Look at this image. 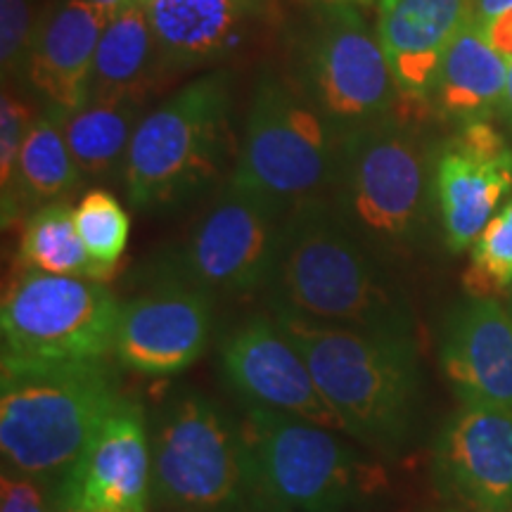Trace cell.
<instances>
[{
  "label": "cell",
  "mask_w": 512,
  "mask_h": 512,
  "mask_svg": "<svg viewBox=\"0 0 512 512\" xmlns=\"http://www.w3.org/2000/svg\"><path fill=\"white\" fill-rule=\"evenodd\" d=\"M503 117L508 121V126L512 128V62H510V74H508V88H505V98H503Z\"/></svg>",
  "instance_id": "cell-34"
},
{
  "label": "cell",
  "mask_w": 512,
  "mask_h": 512,
  "mask_svg": "<svg viewBox=\"0 0 512 512\" xmlns=\"http://www.w3.org/2000/svg\"><path fill=\"white\" fill-rule=\"evenodd\" d=\"M470 297H498L512 290V200L486 223L470 247V266L463 275Z\"/></svg>",
  "instance_id": "cell-26"
},
{
  "label": "cell",
  "mask_w": 512,
  "mask_h": 512,
  "mask_svg": "<svg viewBox=\"0 0 512 512\" xmlns=\"http://www.w3.org/2000/svg\"><path fill=\"white\" fill-rule=\"evenodd\" d=\"M475 0H377V36L396 88L406 100H427L448 46L472 19Z\"/></svg>",
  "instance_id": "cell-19"
},
{
  "label": "cell",
  "mask_w": 512,
  "mask_h": 512,
  "mask_svg": "<svg viewBox=\"0 0 512 512\" xmlns=\"http://www.w3.org/2000/svg\"><path fill=\"white\" fill-rule=\"evenodd\" d=\"M119 313L121 304L105 283L22 268L0 306L3 361L107 363Z\"/></svg>",
  "instance_id": "cell-9"
},
{
  "label": "cell",
  "mask_w": 512,
  "mask_h": 512,
  "mask_svg": "<svg viewBox=\"0 0 512 512\" xmlns=\"http://www.w3.org/2000/svg\"><path fill=\"white\" fill-rule=\"evenodd\" d=\"M74 223L95 264L117 273L131 233L128 211L117 197L107 190H91L74 209Z\"/></svg>",
  "instance_id": "cell-27"
},
{
  "label": "cell",
  "mask_w": 512,
  "mask_h": 512,
  "mask_svg": "<svg viewBox=\"0 0 512 512\" xmlns=\"http://www.w3.org/2000/svg\"><path fill=\"white\" fill-rule=\"evenodd\" d=\"M152 498L176 512H233L252 503L242 427L200 392L171 396L152 430Z\"/></svg>",
  "instance_id": "cell-8"
},
{
  "label": "cell",
  "mask_w": 512,
  "mask_h": 512,
  "mask_svg": "<svg viewBox=\"0 0 512 512\" xmlns=\"http://www.w3.org/2000/svg\"><path fill=\"white\" fill-rule=\"evenodd\" d=\"M164 72L150 10L128 0L102 31L95 53L88 100L143 98L155 76Z\"/></svg>",
  "instance_id": "cell-22"
},
{
  "label": "cell",
  "mask_w": 512,
  "mask_h": 512,
  "mask_svg": "<svg viewBox=\"0 0 512 512\" xmlns=\"http://www.w3.org/2000/svg\"><path fill=\"white\" fill-rule=\"evenodd\" d=\"M57 489L76 512H147L152 441L143 408L128 399L121 403L64 472Z\"/></svg>",
  "instance_id": "cell-14"
},
{
  "label": "cell",
  "mask_w": 512,
  "mask_h": 512,
  "mask_svg": "<svg viewBox=\"0 0 512 512\" xmlns=\"http://www.w3.org/2000/svg\"><path fill=\"white\" fill-rule=\"evenodd\" d=\"M228 114V74L211 72L140 119L124 166L131 207L166 211L200 197L226 164Z\"/></svg>",
  "instance_id": "cell-5"
},
{
  "label": "cell",
  "mask_w": 512,
  "mask_h": 512,
  "mask_svg": "<svg viewBox=\"0 0 512 512\" xmlns=\"http://www.w3.org/2000/svg\"><path fill=\"white\" fill-rule=\"evenodd\" d=\"M126 399L110 363H0L3 470L60 482Z\"/></svg>",
  "instance_id": "cell-3"
},
{
  "label": "cell",
  "mask_w": 512,
  "mask_h": 512,
  "mask_svg": "<svg viewBox=\"0 0 512 512\" xmlns=\"http://www.w3.org/2000/svg\"><path fill=\"white\" fill-rule=\"evenodd\" d=\"M271 309L311 323L387 335H411L406 299L382 259L351 233L328 200L287 216L271 280Z\"/></svg>",
  "instance_id": "cell-1"
},
{
  "label": "cell",
  "mask_w": 512,
  "mask_h": 512,
  "mask_svg": "<svg viewBox=\"0 0 512 512\" xmlns=\"http://www.w3.org/2000/svg\"><path fill=\"white\" fill-rule=\"evenodd\" d=\"M264 0H150L166 74L207 67L238 50Z\"/></svg>",
  "instance_id": "cell-20"
},
{
  "label": "cell",
  "mask_w": 512,
  "mask_h": 512,
  "mask_svg": "<svg viewBox=\"0 0 512 512\" xmlns=\"http://www.w3.org/2000/svg\"><path fill=\"white\" fill-rule=\"evenodd\" d=\"M302 91L339 133L387 117L396 98L377 29L354 5H320L299 50Z\"/></svg>",
  "instance_id": "cell-10"
},
{
  "label": "cell",
  "mask_w": 512,
  "mask_h": 512,
  "mask_svg": "<svg viewBox=\"0 0 512 512\" xmlns=\"http://www.w3.org/2000/svg\"><path fill=\"white\" fill-rule=\"evenodd\" d=\"M86 3H91L93 8H98L100 12H105L107 17H112L114 12H119L121 8H124L128 0H86Z\"/></svg>",
  "instance_id": "cell-33"
},
{
  "label": "cell",
  "mask_w": 512,
  "mask_h": 512,
  "mask_svg": "<svg viewBox=\"0 0 512 512\" xmlns=\"http://www.w3.org/2000/svg\"><path fill=\"white\" fill-rule=\"evenodd\" d=\"M337 176L332 126L304 91L278 76L254 88L238 164L240 185L290 216L304 204L328 200Z\"/></svg>",
  "instance_id": "cell-7"
},
{
  "label": "cell",
  "mask_w": 512,
  "mask_h": 512,
  "mask_svg": "<svg viewBox=\"0 0 512 512\" xmlns=\"http://www.w3.org/2000/svg\"><path fill=\"white\" fill-rule=\"evenodd\" d=\"M330 202L382 261L411 245L427 209V159L411 128L387 114L344 133Z\"/></svg>",
  "instance_id": "cell-6"
},
{
  "label": "cell",
  "mask_w": 512,
  "mask_h": 512,
  "mask_svg": "<svg viewBox=\"0 0 512 512\" xmlns=\"http://www.w3.org/2000/svg\"><path fill=\"white\" fill-rule=\"evenodd\" d=\"M273 318L297 344L344 432L380 453L411 437L420 399V366L411 335L335 328L285 311Z\"/></svg>",
  "instance_id": "cell-2"
},
{
  "label": "cell",
  "mask_w": 512,
  "mask_h": 512,
  "mask_svg": "<svg viewBox=\"0 0 512 512\" xmlns=\"http://www.w3.org/2000/svg\"><path fill=\"white\" fill-rule=\"evenodd\" d=\"M287 214L235 183L192 223L181 254L164 275L216 294H245L271 285Z\"/></svg>",
  "instance_id": "cell-11"
},
{
  "label": "cell",
  "mask_w": 512,
  "mask_h": 512,
  "mask_svg": "<svg viewBox=\"0 0 512 512\" xmlns=\"http://www.w3.org/2000/svg\"><path fill=\"white\" fill-rule=\"evenodd\" d=\"M214 325V297L200 287L162 275L121 304L114 358L147 377L178 375L200 361Z\"/></svg>",
  "instance_id": "cell-13"
},
{
  "label": "cell",
  "mask_w": 512,
  "mask_h": 512,
  "mask_svg": "<svg viewBox=\"0 0 512 512\" xmlns=\"http://www.w3.org/2000/svg\"><path fill=\"white\" fill-rule=\"evenodd\" d=\"M221 370L249 406L344 432L313 380L306 358L273 316H252L221 342Z\"/></svg>",
  "instance_id": "cell-12"
},
{
  "label": "cell",
  "mask_w": 512,
  "mask_h": 512,
  "mask_svg": "<svg viewBox=\"0 0 512 512\" xmlns=\"http://www.w3.org/2000/svg\"><path fill=\"white\" fill-rule=\"evenodd\" d=\"M439 361L463 403L512 411V313L494 297H470L446 318Z\"/></svg>",
  "instance_id": "cell-17"
},
{
  "label": "cell",
  "mask_w": 512,
  "mask_h": 512,
  "mask_svg": "<svg viewBox=\"0 0 512 512\" xmlns=\"http://www.w3.org/2000/svg\"><path fill=\"white\" fill-rule=\"evenodd\" d=\"M140 100H88L64 117V136L81 176L105 181L124 174L128 147L138 128Z\"/></svg>",
  "instance_id": "cell-24"
},
{
  "label": "cell",
  "mask_w": 512,
  "mask_h": 512,
  "mask_svg": "<svg viewBox=\"0 0 512 512\" xmlns=\"http://www.w3.org/2000/svg\"><path fill=\"white\" fill-rule=\"evenodd\" d=\"M482 29L491 46H494L505 60L512 62V8L508 12H503V15L491 19V22L484 24Z\"/></svg>",
  "instance_id": "cell-31"
},
{
  "label": "cell",
  "mask_w": 512,
  "mask_h": 512,
  "mask_svg": "<svg viewBox=\"0 0 512 512\" xmlns=\"http://www.w3.org/2000/svg\"><path fill=\"white\" fill-rule=\"evenodd\" d=\"M318 5H354V8H361V5H373L377 0H313Z\"/></svg>",
  "instance_id": "cell-35"
},
{
  "label": "cell",
  "mask_w": 512,
  "mask_h": 512,
  "mask_svg": "<svg viewBox=\"0 0 512 512\" xmlns=\"http://www.w3.org/2000/svg\"><path fill=\"white\" fill-rule=\"evenodd\" d=\"M240 427L256 512H347L384 486L380 467L330 427L259 406Z\"/></svg>",
  "instance_id": "cell-4"
},
{
  "label": "cell",
  "mask_w": 512,
  "mask_h": 512,
  "mask_svg": "<svg viewBox=\"0 0 512 512\" xmlns=\"http://www.w3.org/2000/svg\"><path fill=\"white\" fill-rule=\"evenodd\" d=\"M233 512H240V510H233Z\"/></svg>",
  "instance_id": "cell-38"
},
{
  "label": "cell",
  "mask_w": 512,
  "mask_h": 512,
  "mask_svg": "<svg viewBox=\"0 0 512 512\" xmlns=\"http://www.w3.org/2000/svg\"><path fill=\"white\" fill-rule=\"evenodd\" d=\"M19 266L34 271L107 283L112 271L95 264L74 223V209L50 202L31 211L19 238Z\"/></svg>",
  "instance_id": "cell-25"
},
{
  "label": "cell",
  "mask_w": 512,
  "mask_h": 512,
  "mask_svg": "<svg viewBox=\"0 0 512 512\" xmlns=\"http://www.w3.org/2000/svg\"><path fill=\"white\" fill-rule=\"evenodd\" d=\"M36 22L34 0H0V64L5 79L19 76L27 67Z\"/></svg>",
  "instance_id": "cell-28"
},
{
  "label": "cell",
  "mask_w": 512,
  "mask_h": 512,
  "mask_svg": "<svg viewBox=\"0 0 512 512\" xmlns=\"http://www.w3.org/2000/svg\"><path fill=\"white\" fill-rule=\"evenodd\" d=\"M64 117L60 110H46L29 128L15 176L3 190V226L15 223L24 209L57 202L79 185L81 171L64 136Z\"/></svg>",
  "instance_id": "cell-23"
},
{
  "label": "cell",
  "mask_w": 512,
  "mask_h": 512,
  "mask_svg": "<svg viewBox=\"0 0 512 512\" xmlns=\"http://www.w3.org/2000/svg\"><path fill=\"white\" fill-rule=\"evenodd\" d=\"M107 22L110 17L86 0H53L38 15L24 74L48 110L72 114L86 105Z\"/></svg>",
  "instance_id": "cell-18"
},
{
  "label": "cell",
  "mask_w": 512,
  "mask_h": 512,
  "mask_svg": "<svg viewBox=\"0 0 512 512\" xmlns=\"http://www.w3.org/2000/svg\"><path fill=\"white\" fill-rule=\"evenodd\" d=\"M446 247L465 252L512 192V150L489 121L465 124L434 174Z\"/></svg>",
  "instance_id": "cell-15"
},
{
  "label": "cell",
  "mask_w": 512,
  "mask_h": 512,
  "mask_svg": "<svg viewBox=\"0 0 512 512\" xmlns=\"http://www.w3.org/2000/svg\"><path fill=\"white\" fill-rule=\"evenodd\" d=\"M510 313H512V306H510Z\"/></svg>",
  "instance_id": "cell-37"
},
{
  "label": "cell",
  "mask_w": 512,
  "mask_h": 512,
  "mask_svg": "<svg viewBox=\"0 0 512 512\" xmlns=\"http://www.w3.org/2000/svg\"><path fill=\"white\" fill-rule=\"evenodd\" d=\"M508 74L510 60L491 46L475 19H467L441 60L432 98L446 117L465 124L486 121L503 107Z\"/></svg>",
  "instance_id": "cell-21"
},
{
  "label": "cell",
  "mask_w": 512,
  "mask_h": 512,
  "mask_svg": "<svg viewBox=\"0 0 512 512\" xmlns=\"http://www.w3.org/2000/svg\"><path fill=\"white\" fill-rule=\"evenodd\" d=\"M434 477L444 494L484 512L512 508V411L460 403L434 448Z\"/></svg>",
  "instance_id": "cell-16"
},
{
  "label": "cell",
  "mask_w": 512,
  "mask_h": 512,
  "mask_svg": "<svg viewBox=\"0 0 512 512\" xmlns=\"http://www.w3.org/2000/svg\"><path fill=\"white\" fill-rule=\"evenodd\" d=\"M140 3H150V0H140Z\"/></svg>",
  "instance_id": "cell-36"
},
{
  "label": "cell",
  "mask_w": 512,
  "mask_h": 512,
  "mask_svg": "<svg viewBox=\"0 0 512 512\" xmlns=\"http://www.w3.org/2000/svg\"><path fill=\"white\" fill-rule=\"evenodd\" d=\"M34 121L27 102L10 91L3 93V100H0V185L3 190L12 183L19 152Z\"/></svg>",
  "instance_id": "cell-30"
},
{
  "label": "cell",
  "mask_w": 512,
  "mask_h": 512,
  "mask_svg": "<svg viewBox=\"0 0 512 512\" xmlns=\"http://www.w3.org/2000/svg\"><path fill=\"white\" fill-rule=\"evenodd\" d=\"M510 8L512 0H475V5H472V19H475L479 27H484V24H489L491 19L503 15Z\"/></svg>",
  "instance_id": "cell-32"
},
{
  "label": "cell",
  "mask_w": 512,
  "mask_h": 512,
  "mask_svg": "<svg viewBox=\"0 0 512 512\" xmlns=\"http://www.w3.org/2000/svg\"><path fill=\"white\" fill-rule=\"evenodd\" d=\"M0 512H76L60 496L57 482L5 472L0 479Z\"/></svg>",
  "instance_id": "cell-29"
}]
</instances>
